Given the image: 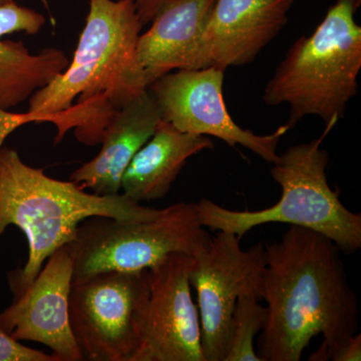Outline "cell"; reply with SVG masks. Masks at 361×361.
Masks as SVG:
<instances>
[{"label": "cell", "instance_id": "6da1fadb", "mask_svg": "<svg viewBox=\"0 0 361 361\" xmlns=\"http://www.w3.org/2000/svg\"><path fill=\"white\" fill-rule=\"evenodd\" d=\"M341 249L312 230L291 226L265 245L262 296L267 320L258 337L261 361H299L322 336L310 360H336L360 327L358 305Z\"/></svg>", "mask_w": 361, "mask_h": 361}, {"label": "cell", "instance_id": "7a4b0ae2", "mask_svg": "<svg viewBox=\"0 0 361 361\" xmlns=\"http://www.w3.org/2000/svg\"><path fill=\"white\" fill-rule=\"evenodd\" d=\"M77 49L65 71L28 99V111L77 116L75 135L87 146L101 144L114 115L149 89L137 59L142 25L133 0H89Z\"/></svg>", "mask_w": 361, "mask_h": 361}, {"label": "cell", "instance_id": "3957f363", "mask_svg": "<svg viewBox=\"0 0 361 361\" xmlns=\"http://www.w3.org/2000/svg\"><path fill=\"white\" fill-rule=\"evenodd\" d=\"M161 211L122 193H87L73 180L54 179L42 169L30 167L16 149H0V240L13 225L25 233L28 243L25 267L8 273L13 296L32 283L54 251L73 241L82 221L94 216L144 221Z\"/></svg>", "mask_w": 361, "mask_h": 361}, {"label": "cell", "instance_id": "277c9868", "mask_svg": "<svg viewBox=\"0 0 361 361\" xmlns=\"http://www.w3.org/2000/svg\"><path fill=\"white\" fill-rule=\"evenodd\" d=\"M361 0H334L314 32L294 42L266 85L268 106H290L293 129L307 116L336 126L358 90L361 27L355 13Z\"/></svg>", "mask_w": 361, "mask_h": 361}, {"label": "cell", "instance_id": "5b68a950", "mask_svg": "<svg viewBox=\"0 0 361 361\" xmlns=\"http://www.w3.org/2000/svg\"><path fill=\"white\" fill-rule=\"evenodd\" d=\"M334 128L326 126L322 137L290 147L273 163L271 176L282 191L276 204L259 211H233L202 199L197 203L202 225L242 239L258 226L285 223L320 233L348 254L360 250L361 215L349 211L329 186V154L320 148Z\"/></svg>", "mask_w": 361, "mask_h": 361}, {"label": "cell", "instance_id": "8992f818", "mask_svg": "<svg viewBox=\"0 0 361 361\" xmlns=\"http://www.w3.org/2000/svg\"><path fill=\"white\" fill-rule=\"evenodd\" d=\"M197 203L161 209L153 219L123 221L94 216L78 225L68 243L73 281L108 271L146 270L171 254L195 256L210 242Z\"/></svg>", "mask_w": 361, "mask_h": 361}, {"label": "cell", "instance_id": "52a82bcc", "mask_svg": "<svg viewBox=\"0 0 361 361\" xmlns=\"http://www.w3.org/2000/svg\"><path fill=\"white\" fill-rule=\"evenodd\" d=\"M149 269L108 271L73 281L70 324L85 360L133 361L141 345Z\"/></svg>", "mask_w": 361, "mask_h": 361}, {"label": "cell", "instance_id": "ba28073f", "mask_svg": "<svg viewBox=\"0 0 361 361\" xmlns=\"http://www.w3.org/2000/svg\"><path fill=\"white\" fill-rule=\"evenodd\" d=\"M240 241L232 233L218 231L193 256L190 283L197 292L205 361L225 360L233 311L239 296H262L265 246L257 243L245 251Z\"/></svg>", "mask_w": 361, "mask_h": 361}, {"label": "cell", "instance_id": "9c48e42d", "mask_svg": "<svg viewBox=\"0 0 361 361\" xmlns=\"http://www.w3.org/2000/svg\"><path fill=\"white\" fill-rule=\"evenodd\" d=\"M224 73L216 66L199 70H178L166 73L149 85L161 118L180 132L215 137L228 146H242L261 159L277 161L280 140L286 134L284 123L270 135L254 134L233 120L223 94Z\"/></svg>", "mask_w": 361, "mask_h": 361}, {"label": "cell", "instance_id": "30bf717a", "mask_svg": "<svg viewBox=\"0 0 361 361\" xmlns=\"http://www.w3.org/2000/svg\"><path fill=\"white\" fill-rule=\"evenodd\" d=\"M192 262L193 256L171 254L149 268L146 323L133 361H205L190 283Z\"/></svg>", "mask_w": 361, "mask_h": 361}, {"label": "cell", "instance_id": "8fae6325", "mask_svg": "<svg viewBox=\"0 0 361 361\" xmlns=\"http://www.w3.org/2000/svg\"><path fill=\"white\" fill-rule=\"evenodd\" d=\"M73 279V258L66 244L47 258L32 283L0 312V329L16 341L44 344L59 361L85 360L71 329Z\"/></svg>", "mask_w": 361, "mask_h": 361}, {"label": "cell", "instance_id": "7c38bea8", "mask_svg": "<svg viewBox=\"0 0 361 361\" xmlns=\"http://www.w3.org/2000/svg\"><path fill=\"white\" fill-rule=\"evenodd\" d=\"M294 0H215L200 44V68L252 63L286 25Z\"/></svg>", "mask_w": 361, "mask_h": 361}, {"label": "cell", "instance_id": "4fadbf2b", "mask_svg": "<svg viewBox=\"0 0 361 361\" xmlns=\"http://www.w3.org/2000/svg\"><path fill=\"white\" fill-rule=\"evenodd\" d=\"M45 25L39 11L14 1L0 6V109L11 111L66 71L68 56L56 47L32 54L23 42L4 40L13 32L37 35Z\"/></svg>", "mask_w": 361, "mask_h": 361}, {"label": "cell", "instance_id": "5bb4252c", "mask_svg": "<svg viewBox=\"0 0 361 361\" xmlns=\"http://www.w3.org/2000/svg\"><path fill=\"white\" fill-rule=\"evenodd\" d=\"M161 120L160 109L149 89L130 99L106 126L99 153L73 171L71 180L102 196L120 194L126 169Z\"/></svg>", "mask_w": 361, "mask_h": 361}, {"label": "cell", "instance_id": "9a60e30c", "mask_svg": "<svg viewBox=\"0 0 361 361\" xmlns=\"http://www.w3.org/2000/svg\"><path fill=\"white\" fill-rule=\"evenodd\" d=\"M215 0H169L137 44L139 65L149 85L175 70L200 68V44Z\"/></svg>", "mask_w": 361, "mask_h": 361}, {"label": "cell", "instance_id": "2e32d148", "mask_svg": "<svg viewBox=\"0 0 361 361\" xmlns=\"http://www.w3.org/2000/svg\"><path fill=\"white\" fill-rule=\"evenodd\" d=\"M214 146L210 137L180 132L161 120L126 169L122 194L137 203L165 198L186 161Z\"/></svg>", "mask_w": 361, "mask_h": 361}, {"label": "cell", "instance_id": "e0dca14e", "mask_svg": "<svg viewBox=\"0 0 361 361\" xmlns=\"http://www.w3.org/2000/svg\"><path fill=\"white\" fill-rule=\"evenodd\" d=\"M252 294L239 296L230 325L229 345L224 361H261L254 348L256 336L267 320V308Z\"/></svg>", "mask_w": 361, "mask_h": 361}, {"label": "cell", "instance_id": "ac0fdd59", "mask_svg": "<svg viewBox=\"0 0 361 361\" xmlns=\"http://www.w3.org/2000/svg\"><path fill=\"white\" fill-rule=\"evenodd\" d=\"M61 116L58 114L42 115V114L30 113V111L18 114L0 109V149L4 147V142L8 135L23 126L30 123H51L56 126Z\"/></svg>", "mask_w": 361, "mask_h": 361}, {"label": "cell", "instance_id": "d6986e66", "mask_svg": "<svg viewBox=\"0 0 361 361\" xmlns=\"http://www.w3.org/2000/svg\"><path fill=\"white\" fill-rule=\"evenodd\" d=\"M0 361H59L54 355L35 350L0 329Z\"/></svg>", "mask_w": 361, "mask_h": 361}, {"label": "cell", "instance_id": "ffe728a7", "mask_svg": "<svg viewBox=\"0 0 361 361\" xmlns=\"http://www.w3.org/2000/svg\"><path fill=\"white\" fill-rule=\"evenodd\" d=\"M142 25H148L155 18L161 6L169 0H133Z\"/></svg>", "mask_w": 361, "mask_h": 361}, {"label": "cell", "instance_id": "44dd1931", "mask_svg": "<svg viewBox=\"0 0 361 361\" xmlns=\"http://www.w3.org/2000/svg\"><path fill=\"white\" fill-rule=\"evenodd\" d=\"M361 360V334H356L342 348L334 361H360Z\"/></svg>", "mask_w": 361, "mask_h": 361}, {"label": "cell", "instance_id": "7402d4cb", "mask_svg": "<svg viewBox=\"0 0 361 361\" xmlns=\"http://www.w3.org/2000/svg\"><path fill=\"white\" fill-rule=\"evenodd\" d=\"M14 1V0H0V6L2 4H8V2Z\"/></svg>", "mask_w": 361, "mask_h": 361}]
</instances>
